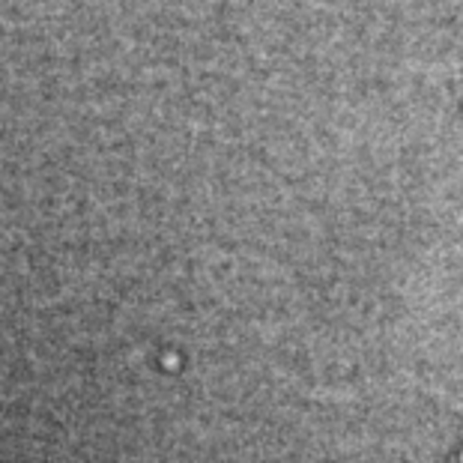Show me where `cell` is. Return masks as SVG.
Masks as SVG:
<instances>
[{
  "mask_svg": "<svg viewBox=\"0 0 463 463\" xmlns=\"http://www.w3.org/2000/svg\"><path fill=\"white\" fill-rule=\"evenodd\" d=\"M455 463H463V449H460V455H458V460Z\"/></svg>",
  "mask_w": 463,
  "mask_h": 463,
  "instance_id": "obj_1",
  "label": "cell"
}]
</instances>
